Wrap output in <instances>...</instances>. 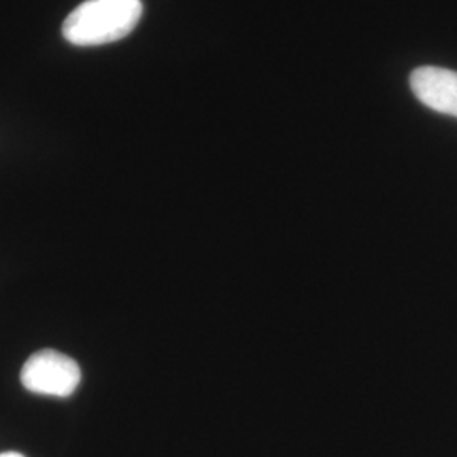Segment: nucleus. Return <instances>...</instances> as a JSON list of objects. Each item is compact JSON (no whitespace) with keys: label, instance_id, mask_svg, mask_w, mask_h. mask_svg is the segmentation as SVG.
Returning a JSON list of instances; mask_svg holds the SVG:
<instances>
[{"label":"nucleus","instance_id":"2","mask_svg":"<svg viewBox=\"0 0 457 457\" xmlns=\"http://www.w3.org/2000/svg\"><path fill=\"white\" fill-rule=\"evenodd\" d=\"M80 379L79 362L53 349L34 353L21 371L26 390L48 396H70L79 388Z\"/></svg>","mask_w":457,"mask_h":457},{"label":"nucleus","instance_id":"4","mask_svg":"<svg viewBox=\"0 0 457 457\" xmlns=\"http://www.w3.org/2000/svg\"><path fill=\"white\" fill-rule=\"evenodd\" d=\"M0 457H24L22 454H19V453H4V454H0Z\"/></svg>","mask_w":457,"mask_h":457},{"label":"nucleus","instance_id":"3","mask_svg":"<svg viewBox=\"0 0 457 457\" xmlns=\"http://www.w3.org/2000/svg\"><path fill=\"white\" fill-rule=\"evenodd\" d=\"M410 87L428 109L457 117V71L441 66H422L411 73Z\"/></svg>","mask_w":457,"mask_h":457},{"label":"nucleus","instance_id":"1","mask_svg":"<svg viewBox=\"0 0 457 457\" xmlns=\"http://www.w3.org/2000/svg\"><path fill=\"white\" fill-rule=\"evenodd\" d=\"M141 14V0H87L66 17L63 36L77 46L114 43L134 31Z\"/></svg>","mask_w":457,"mask_h":457}]
</instances>
